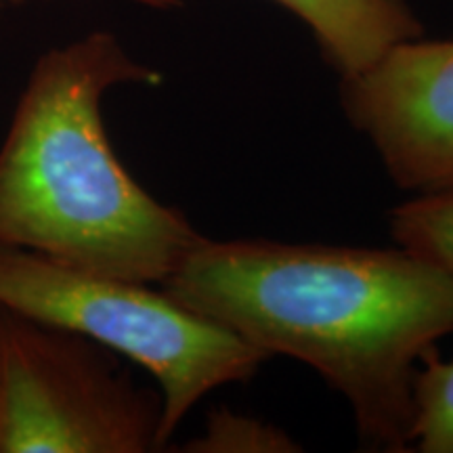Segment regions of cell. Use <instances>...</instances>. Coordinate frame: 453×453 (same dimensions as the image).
Here are the masks:
<instances>
[{
	"label": "cell",
	"instance_id": "cell-4",
	"mask_svg": "<svg viewBox=\"0 0 453 453\" xmlns=\"http://www.w3.org/2000/svg\"><path fill=\"white\" fill-rule=\"evenodd\" d=\"M160 420L110 349L0 304V453L156 451Z\"/></svg>",
	"mask_w": 453,
	"mask_h": 453
},
{
	"label": "cell",
	"instance_id": "cell-6",
	"mask_svg": "<svg viewBox=\"0 0 453 453\" xmlns=\"http://www.w3.org/2000/svg\"><path fill=\"white\" fill-rule=\"evenodd\" d=\"M309 27L340 78L370 67L395 44L422 36L410 0H275Z\"/></svg>",
	"mask_w": 453,
	"mask_h": 453
},
{
	"label": "cell",
	"instance_id": "cell-1",
	"mask_svg": "<svg viewBox=\"0 0 453 453\" xmlns=\"http://www.w3.org/2000/svg\"><path fill=\"white\" fill-rule=\"evenodd\" d=\"M183 307L303 361L373 449H411L418 364L453 332V273L396 248L203 240L162 283Z\"/></svg>",
	"mask_w": 453,
	"mask_h": 453
},
{
	"label": "cell",
	"instance_id": "cell-8",
	"mask_svg": "<svg viewBox=\"0 0 453 453\" xmlns=\"http://www.w3.org/2000/svg\"><path fill=\"white\" fill-rule=\"evenodd\" d=\"M411 449L453 453V359L441 361L434 350L413 384Z\"/></svg>",
	"mask_w": 453,
	"mask_h": 453
},
{
	"label": "cell",
	"instance_id": "cell-5",
	"mask_svg": "<svg viewBox=\"0 0 453 453\" xmlns=\"http://www.w3.org/2000/svg\"><path fill=\"white\" fill-rule=\"evenodd\" d=\"M340 81L344 113L401 189H451L453 41H403Z\"/></svg>",
	"mask_w": 453,
	"mask_h": 453
},
{
	"label": "cell",
	"instance_id": "cell-7",
	"mask_svg": "<svg viewBox=\"0 0 453 453\" xmlns=\"http://www.w3.org/2000/svg\"><path fill=\"white\" fill-rule=\"evenodd\" d=\"M390 235L399 246L453 273V187L413 196L390 212Z\"/></svg>",
	"mask_w": 453,
	"mask_h": 453
},
{
	"label": "cell",
	"instance_id": "cell-10",
	"mask_svg": "<svg viewBox=\"0 0 453 453\" xmlns=\"http://www.w3.org/2000/svg\"><path fill=\"white\" fill-rule=\"evenodd\" d=\"M4 3H7V0H4ZM130 3L145 4V7H151V9H174L179 7L180 0H130Z\"/></svg>",
	"mask_w": 453,
	"mask_h": 453
},
{
	"label": "cell",
	"instance_id": "cell-3",
	"mask_svg": "<svg viewBox=\"0 0 453 453\" xmlns=\"http://www.w3.org/2000/svg\"><path fill=\"white\" fill-rule=\"evenodd\" d=\"M0 304L82 334L160 384V443L214 388L250 380L271 359L151 283L118 280L0 246Z\"/></svg>",
	"mask_w": 453,
	"mask_h": 453
},
{
	"label": "cell",
	"instance_id": "cell-9",
	"mask_svg": "<svg viewBox=\"0 0 453 453\" xmlns=\"http://www.w3.org/2000/svg\"><path fill=\"white\" fill-rule=\"evenodd\" d=\"M187 451L200 453H248V451H298L296 441L283 430L240 416L229 410H217L208 416L206 430L187 443Z\"/></svg>",
	"mask_w": 453,
	"mask_h": 453
},
{
	"label": "cell",
	"instance_id": "cell-11",
	"mask_svg": "<svg viewBox=\"0 0 453 453\" xmlns=\"http://www.w3.org/2000/svg\"><path fill=\"white\" fill-rule=\"evenodd\" d=\"M3 3H4V0H0V7H3Z\"/></svg>",
	"mask_w": 453,
	"mask_h": 453
},
{
	"label": "cell",
	"instance_id": "cell-2",
	"mask_svg": "<svg viewBox=\"0 0 453 453\" xmlns=\"http://www.w3.org/2000/svg\"><path fill=\"white\" fill-rule=\"evenodd\" d=\"M156 82L110 32L36 61L0 145V246L141 283L177 271L206 237L133 179L104 122L107 90Z\"/></svg>",
	"mask_w": 453,
	"mask_h": 453
}]
</instances>
